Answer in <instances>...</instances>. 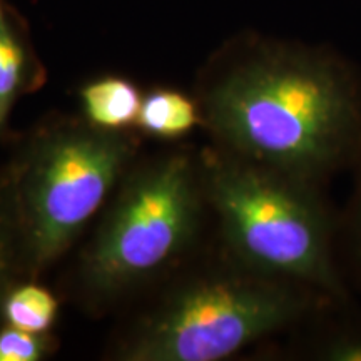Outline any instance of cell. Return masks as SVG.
I'll list each match as a JSON object with an SVG mask.
<instances>
[{"label":"cell","instance_id":"4","mask_svg":"<svg viewBox=\"0 0 361 361\" xmlns=\"http://www.w3.org/2000/svg\"><path fill=\"white\" fill-rule=\"evenodd\" d=\"M134 139L61 121L27 135L2 169L25 276L37 279L80 236L135 161Z\"/></svg>","mask_w":361,"mask_h":361},{"label":"cell","instance_id":"9","mask_svg":"<svg viewBox=\"0 0 361 361\" xmlns=\"http://www.w3.org/2000/svg\"><path fill=\"white\" fill-rule=\"evenodd\" d=\"M197 126H202V114L197 99L176 89L157 87L142 96L137 123L144 134L164 141L184 137Z\"/></svg>","mask_w":361,"mask_h":361},{"label":"cell","instance_id":"2","mask_svg":"<svg viewBox=\"0 0 361 361\" xmlns=\"http://www.w3.org/2000/svg\"><path fill=\"white\" fill-rule=\"evenodd\" d=\"M331 296L252 268L218 245L142 316L116 351L124 361H221L290 333Z\"/></svg>","mask_w":361,"mask_h":361},{"label":"cell","instance_id":"13","mask_svg":"<svg viewBox=\"0 0 361 361\" xmlns=\"http://www.w3.org/2000/svg\"><path fill=\"white\" fill-rule=\"evenodd\" d=\"M51 346L49 333H32L0 324V361H40L49 355Z\"/></svg>","mask_w":361,"mask_h":361},{"label":"cell","instance_id":"6","mask_svg":"<svg viewBox=\"0 0 361 361\" xmlns=\"http://www.w3.org/2000/svg\"><path fill=\"white\" fill-rule=\"evenodd\" d=\"M290 333L300 360L361 361V298L326 300Z\"/></svg>","mask_w":361,"mask_h":361},{"label":"cell","instance_id":"10","mask_svg":"<svg viewBox=\"0 0 361 361\" xmlns=\"http://www.w3.org/2000/svg\"><path fill=\"white\" fill-rule=\"evenodd\" d=\"M57 314V298L34 278H20L12 283L0 310L4 324L32 333L51 331Z\"/></svg>","mask_w":361,"mask_h":361},{"label":"cell","instance_id":"7","mask_svg":"<svg viewBox=\"0 0 361 361\" xmlns=\"http://www.w3.org/2000/svg\"><path fill=\"white\" fill-rule=\"evenodd\" d=\"M42 74L20 16L0 0V139L17 101L37 87Z\"/></svg>","mask_w":361,"mask_h":361},{"label":"cell","instance_id":"11","mask_svg":"<svg viewBox=\"0 0 361 361\" xmlns=\"http://www.w3.org/2000/svg\"><path fill=\"white\" fill-rule=\"evenodd\" d=\"M350 174V196L338 207L336 263L346 288L361 298V156Z\"/></svg>","mask_w":361,"mask_h":361},{"label":"cell","instance_id":"8","mask_svg":"<svg viewBox=\"0 0 361 361\" xmlns=\"http://www.w3.org/2000/svg\"><path fill=\"white\" fill-rule=\"evenodd\" d=\"M142 96L133 80L119 75L92 79L79 90L85 121L94 128L114 133L135 128Z\"/></svg>","mask_w":361,"mask_h":361},{"label":"cell","instance_id":"3","mask_svg":"<svg viewBox=\"0 0 361 361\" xmlns=\"http://www.w3.org/2000/svg\"><path fill=\"white\" fill-rule=\"evenodd\" d=\"M200 156L207 206L226 250L331 298L353 296L338 269V207L326 186L214 144Z\"/></svg>","mask_w":361,"mask_h":361},{"label":"cell","instance_id":"5","mask_svg":"<svg viewBox=\"0 0 361 361\" xmlns=\"http://www.w3.org/2000/svg\"><path fill=\"white\" fill-rule=\"evenodd\" d=\"M207 213L200 154L173 151L134 162L80 252L85 301L114 303L168 271L196 246Z\"/></svg>","mask_w":361,"mask_h":361},{"label":"cell","instance_id":"1","mask_svg":"<svg viewBox=\"0 0 361 361\" xmlns=\"http://www.w3.org/2000/svg\"><path fill=\"white\" fill-rule=\"evenodd\" d=\"M197 102L214 146L322 186L361 156V69L331 44L234 35Z\"/></svg>","mask_w":361,"mask_h":361},{"label":"cell","instance_id":"12","mask_svg":"<svg viewBox=\"0 0 361 361\" xmlns=\"http://www.w3.org/2000/svg\"><path fill=\"white\" fill-rule=\"evenodd\" d=\"M20 278L27 276L19 229H17L11 197H8L2 169H0V310H2V300L11 284ZM0 324H2V316H0Z\"/></svg>","mask_w":361,"mask_h":361}]
</instances>
